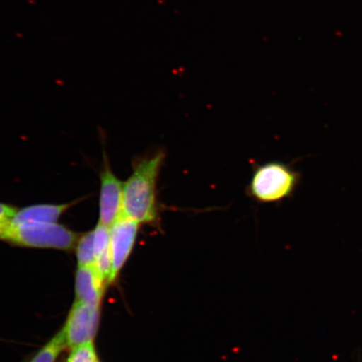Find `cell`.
<instances>
[{
	"label": "cell",
	"instance_id": "7a4b0ae2",
	"mask_svg": "<svg viewBox=\"0 0 362 362\" xmlns=\"http://www.w3.org/2000/svg\"><path fill=\"white\" fill-rule=\"evenodd\" d=\"M79 238L80 234L58 223H29L10 225L1 240L25 247L70 251Z\"/></svg>",
	"mask_w": 362,
	"mask_h": 362
},
{
	"label": "cell",
	"instance_id": "5b68a950",
	"mask_svg": "<svg viewBox=\"0 0 362 362\" xmlns=\"http://www.w3.org/2000/svg\"><path fill=\"white\" fill-rule=\"evenodd\" d=\"M139 226L137 221L122 215L110 226L112 271L108 284L115 281L132 252Z\"/></svg>",
	"mask_w": 362,
	"mask_h": 362
},
{
	"label": "cell",
	"instance_id": "8992f818",
	"mask_svg": "<svg viewBox=\"0 0 362 362\" xmlns=\"http://www.w3.org/2000/svg\"><path fill=\"white\" fill-rule=\"evenodd\" d=\"M104 157L105 161L100 175L99 223L110 228L123 215L124 183L113 174L110 163Z\"/></svg>",
	"mask_w": 362,
	"mask_h": 362
},
{
	"label": "cell",
	"instance_id": "6da1fadb",
	"mask_svg": "<svg viewBox=\"0 0 362 362\" xmlns=\"http://www.w3.org/2000/svg\"><path fill=\"white\" fill-rule=\"evenodd\" d=\"M165 158L162 151L138 158L124 183L123 215L140 225L160 223L157 183Z\"/></svg>",
	"mask_w": 362,
	"mask_h": 362
},
{
	"label": "cell",
	"instance_id": "3957f363",
	"mask_svg": "<svg viewBox=\"0 0 362 362\" xmlns=\"http://www.w3.org/2000/svg\"><path fill=\"white\" fill-rule=\"evenodd\" d=\"M300 175L283 162L273 161L257 167L248 185V194L257 202H278L296 192Z\"/></svg>",
	"mask_w": 362,
	"mask_h": 362
},
{
	"label": "cell",
	"instance_id": "8fae6325",
	"mask_svg": "<svg viewBox=\"0 0 362 362\" xmlns=\"http://www.w3.org/2000/svg\"><path fill=\"white\" fill-rule=\"evenodd\" d=\"M75 248L78 266L94 265L95 260H96L94 247V230L81 235Z\"/></svg>",
	"mask_w": 362,
	"mask_h": 362
},
{
	"label": "cell",
	"instance_id": "ba28073f",
	"mask_svg": "<svg viewBox=\"0 0 362 362\" xmlns=\"http://www.w3.org/2000/svg\"><path fill=\"white\" fill-rule=\"evenodd\" d=\"M74 202L60 204H40L18 209L11 225L29 223H58L63 214L74 205Z\"/></svg>",
	"mask_w": 362,
	"mask_h": 362
},
{
	"label": "cell",
	"instance_id": "52a82bcc",
	"mask_svg": "<svg viewBox=\"0 0 362 362\" xmlns=\"http://www.w3.org/2000/svg\"><path fill=\"white\" fill-rule=\"evenodd\" d=\"M106 284L94 265L78 266L76 273V300L100 306Z\"/></svg>",
	"mask_w": 362,
	"mask_h": 362
},
{
	"label": "cell",
	"instance_id": "30bf717a",
	"mask_svg": "<svg viewBox=\"0 0 362 362\" xmlns=\"http://www.w3.org/2000/svg\"><path fill=\"white\" fill-rule=\"evenodd\" d=\"M66 346L65 334L62 330L30 362H56L59 355Z\"/></svg>",
	"mask_w": 362,
	"mask_h": 362
},
{
	"label": "cell",
	"instance_id": "9c48e42d",
	"mask_svg": "<svg viewBox=\"0 0 362 362\" xmlns=\"http://www.w3.org/2000/svg\"><path fill=\"white\" fill-rule=\"evenodd\" d=\"M94 230L95 268L108 284L112 271L110 228L98 223Z\"/></svg>",
	"mask_w": 362,
	"mask_h": 362
},
{
	"label": "cell",
	"instance_id": "7c38bea8",
	"mask_svg": "<svg viewBox=\"0 0 362 362\" xmlns=\"http://www.w3.org/2000/svg\"><path fill=\"white\" fill-rule=\"evenodd\" d=\"M93 342L71 349L66 362H98Z\"/></svg>",
	"mask_w": 362,
	"mask_h": 362
},
{
	"label": "cell",
	"instance_id": "4fadbf2b",
	"mask_svg": "<svg viewBox=\"0 0 362 362\" xmlns=\"http://www.w3.org/2000/svg\"><path fill=\"white\" fill-rule=\"evenodd\" d=\"M17 210L15 206L0 202V240L2 239L4 234L10 226Z\"/></svg>",
	"mask_w": 362,
	"mask_h": 362
},
{
	"label": "cell",
	"instance_id": "5bb4252c",
	"mask_svg": "<svg viewBox=\"0 0 362 362\" xmlns=\"http://www.w3.org/2000/svg\"><path fill=\"white\" fill-rule=\"evenodd\" d=\"M99 362V361H98Z\"/></svg>",
	"mask_w": 362,
	"mask_h": 362
},
{
	"label": "cell",
	"instance_id": "277c9868",
	"mask_svg": "<svg viewBox=\"0 0 362 362\" xmlns=\"http://www.w3.org/2000/svg\"><path fill=\"white\" fill-rule=\"evenodd\" d=\"M100 320V306L76 300L66 320L63 332L66 346L74 348L93 342Z\"/></svg>",
	"mask_w": 362,
	"mask_h": 362
}]
</instances>
